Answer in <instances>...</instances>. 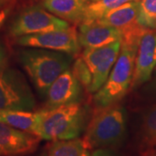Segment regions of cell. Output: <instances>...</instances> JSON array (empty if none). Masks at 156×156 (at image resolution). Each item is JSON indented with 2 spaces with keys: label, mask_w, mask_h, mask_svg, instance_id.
<instances>
[{
  "label": "cell",
  "mask_w": 156,
  "mask_h": 156,
  "mask_svg": "<svg viewBox=\"0 0 156 156\" xmlns=\"http://www.w3.org/2000/svg\"><path fill=\"white\" fill-rule=\"evenodd\" d=\"M127 131V112L121 105L96 108L87 126L84 140L91 149L119 145Z\"/></svg>",
  "instance_id": "cell-3"
},
{
  "label": "cell",
  "mask_w": 156,
  "mask_h": 156,
  "mask_svg": "<svg viewBox=\"0 0 156 156\" xmlns=\"http://www.w3.org/2000/svg\"><path fill=\"white\" fill-rule=\"evenodd\" d=\"M154 76L156 77V68H155V69H154Z\"/></svg>",
  "instance_id": "cell-27"
},
{
  "label": "cell",
  "mask_w": 156,
  "mask_h": 156,
  "mask_svg": "<svg viewBox=\"0 0 156 156\" xmlns=\"http://www.w3.org/2000/svg\"><path fill=\"white\" fill-rule=\"evenodd\" d=\"M142 137L147 144L156 143V106L145 115L141 125Z\"/></svg>",
  "instance_id": "cell-19"
},
{
  "label": "cell",
  "mask_w": 156,
  "mask_h": 156,
  "mask_svg": "<svg viewBox=\"0 0 156 156\" xmlns=\"http://www.w3.org/2000/svg\"><path fill=\"white\" fill-rule=\"evenodd\" d=\"M150 89H151V92H153V93L156 94V80L150 84Z\"/></svg>",
  "instance_id": "cell-25"
},
{
  "label": "cell",
  "mask_w": 156,
  "mask_h": 156,
  "mask_svg": "<svg viewBox=\"0 0 156 156\" xmlns=\"http://www.w3.org/2000/svg\"><path fill=\"white\" fill-rule=\"evenodd\" d=\"M88 0H43L48 11L67 22L81 23Z\"/></svg>",
  "instance_id": "cell-14"
},
{
  "label": "cell",
  "mask_w": 156,
  "mask_h": 156,
  "mask_svg": "<svg viewBox=\"0 0 156 156\" xmlns=\"http://www.w3.org/2000/svg\"><path fill=\"white\" fill-rule=\"evenodd\" d=\"M71 71L75 76V77L78 80V82L82 84L83 87H85V89L88 91L92 83L93 76L89 66L86 64L82 56L78 57L74 62Z\"/></svg>",
  "instance_id": "cell-20"
},
{
  "label": "cell",
  "mask_w": 156,
  "mask_h": 156,
  "mask_svg": "<svg viewBox=\"0 0 156 156\" xmlns=\"http://www.w3.org/2000/svg\"><path fill=\"white\" fill-rule=\"evenodd\" d=\"M156 68V30L147 29L139 42L130 89H136L150 80Z\"/></svg>",
  "instance_id": "cell-10"
},
{
  "label": "cell",
  "mask_w": 156,
  "mask_h": 156,
  "mask_svg": "<svg viewBox=\"0 0 156 156\" xmlns=\"http://www.w3.org/2000/svg\"><path fill=\"white\" fill-rule=\"evenodd\" d=\"M121 39L120 30L99 22L81 23L78 30L79 44L85 49L103 47Z\"/></svg>",
  "instance_id": "cell-13"
},
{
  "label": "cell",
  "mask_w": 156,
  "mask_h": 156,
  "mask_svg": "<svg viewBox=\"0 0 156 156\" xmlns=\"http://www.w3.org/2000/svg\"><path fill=\"white\" fill-rule=\"evenodd\" d=\"M41 138L0 122V156L29 154L37 148Z\"/></svg>",
  "instance_id": "cell-12"
},
{
  "label": "cell",
  "mask_w": 156,
  "mask_h": 156,
  "mask_svg": "<svg viewBox=\"0 0 156 156\" xmlns=\"http://www.w3.org/2000/svg\"><path fill=\"white\" fill-rule=\"evenodd\" d=\"M137 50L136 46L122 44L120 55L108 77L94 95L96 108L117 104L131 88Z\"/></svg>",
  "instance_id": "cell-4"
},
{
  "label": "cell",
  "mask_w": 156,
  "mask_h": 156,
  "mask_svg": "<svg viewBox=\"0 0 156 156\" xmlns=\"http://www.w3.org/2000/svg\"><path fill=\"white\" fill-rule=\"evenodd\" d=\"M42 117L43 109L37 112L0 110V122L35 135H37Z\"/></svg>",
  "instance_id": "cell-15"
},
{
  "label": "cell",
  "mask_w": 156,
  "mask_h": 156,
  "mask_svg": "<svg viewBox=\"0 0 156 156\" xmlns=\"http://www.w3.org/2000/svg\"><path fill=\"white\" fill-rule=\"evenodd\" d=\"M144 156H156V152L154 151H147L144 154Z\"/></svg>",
  "instance_id": "cell-26"
},
{
  "label": "cell",
  "mask_w": 156,
  "mask_h": 156,
  "mask_svg": "<svg viewBox=\"0 0 156 156\" xmlns=\"http://www.w3.org/2000/svg\"><path fill=\"white\" fill-rule=\"evenodd\" d=\"M24 48L17 52V59L37 93L45 98L51 84L69 69L72 55L40 48Z\"/></svg>",
  "instance_id": "cell-1"
},
{
  "label": "cell",
  "mask_w": 156,
  "mask_h": 156,
  "mask_svg": "<svg viewBox=\"0 0 156 156\" xmlns=\"http://www.w3.org/2000/svg\"><path fill=\"white\" fill-rule=\"evenodd\" d=\"M131 1L139 0H96L88 3L81 23L96 22L103 17L107 12Z\"/></svg>",
  "instance_id": "cell-17"
},
{
  "label": "cell",
  "mask_w": 156,
  "mask_h": 156,
  "mask_svg": "<svg viewBox=\"0 0 156 156\" xmlns=\"http://www.w3.org/2000/svg\"><path fill=\"white\" fill-rule=\"evenodd\" d=\"M154 146H156V143H155V144H154Z\"/></svg>",
  "instance_id": "cell-29"
},
{
  "label": "cell",
  "mask_w": 156,
  "mask_h": 156,
  "mask_svg": "<svg viewBox=\"0 0 156 156\" xmlns=\"http://www.w3.org/2000/svg\"><path fill=\"white\" fill-rule=\"evenodd\" d=\"M16 44L22 47L55 50L72 56L77 54L80 50L78 31L74 26L62 30L22 36L17 37Z\"/></svg>",
  "instance_id": "cell-8"
},
{
  "label": "cell",
  "mask_w": 156,
  "mask_h": 156,
  "mask_svg": "<svg viewBox=\"0 0 156 156\" xmlns=\"http://www.w3.org/2000/svg\"><path fill=\"white\" fill-rule=\"evenodd\" d=\"M88 108L81 102L43 109L37 136L46 140L77 138L88 126Z\"/></svg>",
  "instance_id": "cell-2"
},
{
  "label": "cell",
  "mask_w": 156,
  "mask_h": 156,
  "mask_svg": "<svg viewBox=\"0 0 156 156\" xmlns=\"http://www.w3.org/2000/svg\"><path fill=\"white\" fill-rule=\"evenodd\" d=\"M83 86L75 77L71 70L63 72L51 84L45 96V108L52 109L62 105L81 102Z\"/></svg>",
  "instance_id": "cell-11"
},
{
  "label": "cell",
  "mask_w": 156,
  "mask_h": 156,
  "mask_svg": "<svg viewBox=\"0 0 156 156\" xmlns=\"http://www.w3.org/2000/svg\"><path fill=\"white\" fill-rule=\"evenodd\" d=\"M10 11H11V5L3 9L2 11H0V28L3 26V24L5 22L6 18L8 17V15L10 14Z\"/></svg>",
  "instance_id": "cell-23"
},
{
  "label": "cell",
  "mask_w": 156,
  "mask_h": 156,
  "mask_svg": "<svg viewBox=\"0 0 156 156\" xmlns=\"http://www.w3.org/2000/svg\"><path fill=\"white\" fill-rule=\"evenodd\" d=\"M36 100L28 81L21 71L14 68L0 72V110L32 111Z\"/></svg>",
  "instance_id": "cell-5"
},
{
  "label": "cell",
  "mask_w": 156,
  "mask_h": 156,
  "mask_svg": "<svg viewBox=\"0 0 156 156\" xmlns=\"http://www.w3.org/2000/svg\"><path fill=\"white\" fill-rule=\"evenodd\" d=\"M106 24L120 30L122 44L129 46H139L142 35L148 28L143 26L139 20V1H131L113 9L99 19Z\"/></svg>",
  "instance_id": "cell-7"
},
{
  "label": "cell",
  "mask_w": 156,
  "mask_h": 156,
  "mask_svg": "<svg viewBox=\"0 0 156 156\" xmlns=\"http://www.w3.org/2000/svg\"><path fill=\"white\" fill-rule=\"evenodd\" d=\"M139 20L146 28L156 29V0H139Z\"/></svg>",
  "instance_id": "cell-18"
},
{
  "label": "cell",
  "mask_w": 156,
  "mask_h": 156,
  "mask_svg": "<svg viewBox=\"0 0 156 156\" xmlns=\"http://www.w3.org/2000/svg\"><path fill=\"white\" fill-rule=\"evenodd\" d=\"M69 27L67 21L50 13L38 5L30 6L23 10L13 19L9 31L11 37H19L26 35L42 33Z\"/></svg>",
  "instance_id": "cell-6"
},
{
  "label": "cell",
  "mask_w": 156,
  "mask_h": 156,
  "mask_svg": "<svg viewBox=\"0 0 156 156\" xmlns=\"http://www.w3.org/2000/svg\"><path fill=\"white\" fill-rule=\"evenodd\" d=\"M11 2H12V0H0V11L10 6V4Z\"/></svg>",
  "instance_id": "cell-24"
},
{
  "label": "cell",
  "mask_w": 156,
  "mask_h": 156,
  "mask_svg": "<svg viewBox=\"0 0 156 156\" xmlns=\"http://www.w3.org/2000/svg\"><path fill=\"white\" fill-rule=\"evenodd\" d=\"M7 59L8 56H7L5 48L2 44H0V72L6 68Z\"/></svg>",
  "instance_id": "cell-22"
},
{
  "label": "cell",
  "mask_w": 156,
  "mask_h": 156,
  "mask_svg": "<svg viewBox=\"0 0 156 156\" xmlns=\"http://www.w3.org/2000/svg\"><path fill=\"white\" fill-rule=\"evenodd\" d=\"M92 1H96V0H92Z\"/></svg>",
  "instance_id": "cell-28"
},
{
  "label": "cell",
  "mask_w": 156,
  "mask_h": 156,
  "mask_svg": "<svg viewBox=\"0 0 156 156\" xmlns=\"http://www.w3.org/2000/svg\"><path fill=\"white\" fill-rule=\"evenodd\" d=\"M122 49V39L110 44L93 49H85L82 57L92 73V83L89 93H96L105 83Z\"/></svg>",
  "instance_id": "cell-9"
},
{
  "label": "cell",
  "mask_w": 156,
  "mask_h": 156,
  "mask_svg": "<svg viewBox=\"0 0 156 156\" xmlns=\"http://www.w3.org/2000/svg\"><path fill=\"white\" fill-rule=\"evenodd\" d=\"M90 150L84 138L60 140L50 144L46 156H89Z\"/></svg>",
  "instance_id": "cell-16"
},
{
  "label": "cell",
  "mask_w": 156,
  "mask_h": 156,
  "mask_svg": "<svg viewBox=\"0 0 156 156\" xmlns=\"http://www.w3.org/2000/svg\"><path fill=\"white\" fill-rule=\"evenodd\" d=\"M89 156H116L115 154L110 149H108L106 147L97 148L96 150L93 151Z\"/></svg>",
  "instance_id": "cell-21"
}]
</instances>
